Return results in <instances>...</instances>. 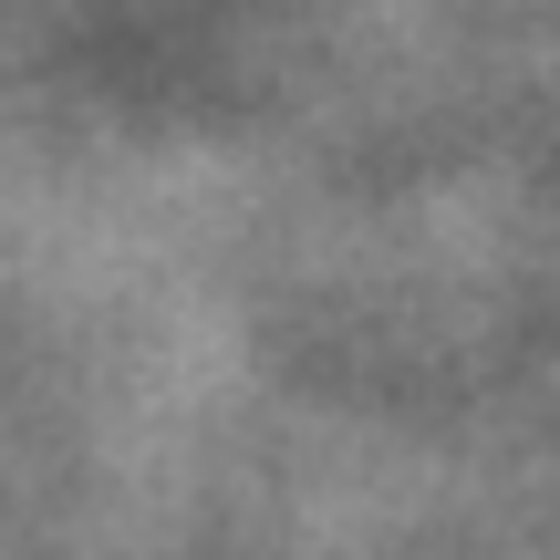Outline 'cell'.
Listing matches in <instances>:
<instances>
[]
</instances>
